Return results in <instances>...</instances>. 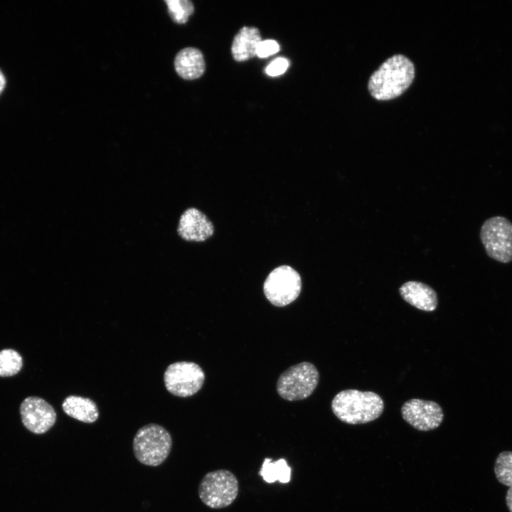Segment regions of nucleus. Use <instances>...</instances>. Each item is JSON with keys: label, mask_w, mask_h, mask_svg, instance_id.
<instances>
[{"label": "nucleus", "mask_w": 512, "mask_h": 512, "mask_svg": "<svg viewBox=\"0 0 512 512\" xmlns=\"http://www.w3.org/2000/svg\"><path fill=\"white\" fill-rule=\"evenodd\" d=\"M331 409L341 421L350 425H361L378 418L383 412L384 402L374 392L347 389L334 396Z\"/></svg>", "instance_id": "nucleus-2"}, {"label": "nucleus", "mask_w": 512, "mask_h": 512, "mask_svg": "<svg viewBox=\"0 0 512 512\" xmlns=\"http://www.w3.org/2000/svg\"><path fill=\"white\" fill-rule=\"evenodd\" d=\"M259 30L255 27H242L235 36L231 51L236 61L247 60L256 55V50L261 42Z\"/></svg>", "instance_id": "nucleus-14"}, {"label": "nucleus", "mask_w": 512, "mask_h": 512, "mask_svg": "<svg viewBox=\"0 0 512 512\" xmlns=\"http://www.w3.org/2000/svg\"><path fill=\"white\" fill-rule=\"evenodd\" d=\"M479 235L489 257L501 263L512 261V223L508 218L500 215L488 218Z\"/></svg>", "instance_id": "nucleus-6"}, {"label": "nucleus", "mask_w": 512, "mask_h": 512, "mask_svg": "<svg viewBox=\"0 0 512 512\" xmlns=\"http://www.w3.org/2000/svg\"><path fill=\"white\" fill-rule=\"evenodd\" d=\"M279 50V46L277 41L274 40L261 41L257 48L256 55L259 58H266L277 53Z\"/></svg>", "instance_id": "nucleus-20"}, {"label": "nucleus", "mask_w": 512, "mask_h": 512, "mask_svg": "<svg viewBox=\"0 0 512 512\" xmlns=\"http://www.w3.org/2000/svg\"><path fill=\"white\" fill-rule=\"evenodd\" d=\"M176 73L186 80L201 77L205 70V61L202 53L195 48H186L180 50L174 60Z\"/></svg>", "instance_id": "nucleus-13"}, {"label": "nucleus", "mask_w": 512, "mask_h": 512, "mask_svg": "<svg viewBox=\"0 0 512 512\" xmlns=\"http://www.w3.org/2000/svg\"><path fill=\"white\" fill-rule=\"evenodd\" d=\"M401 297L414 307L433 311L438 304L436 292L427 284L417 281H409L399 288Z\"/></svg>", "instance_id": "nucleus-12"}, {"label": "nucleus", "mask_w": 512, "mask_h": 512, "mask_svg": "<svg viewBox=\"0 0 512 512\" xmlns=\"http://www.w3.org/2000/svg\"><path fill=\"white\" fill-rule=\"evenodd\" d=\"M166 390L172 395L186 398L195 395L202 388L205 373L196 363L178 361L170 364L164 374Z\"/></svg>", "instance_id": "nucleus-8"}, {"label": "nucleus", "mask_w": 512, "mask_h": 512, "mask_svg": "<svg viewBox=\"0 0 512 512\" xmlns=\"http://www.w3.org/2000/svg\"><path fill=\"white\" fill-rule=\"evenodd\" d=\"M289 66V61L284 58H277L265 68V73L270 76H277L284 73Z\"/></svg>", "instance_id": "nucleus-21"}, {"label": "nucleus", "mask_w": 512, "mask_h": 512, "mask_svg": "<svg viewBox=\"0 0 512 512\" xmlns=\"http://www.w3.org/2000/svg\"><path fill=\"white\" fill-rule=\"evenodd\" d=\"M239 491V483L235 475L226 469L207 473L198 486V496L201 501L213 509L223 508L231 505Z\"/></svg>", "instance_id": "nucleus-4"}, {"label": "nucleus", "mask_w": 512, "mask_h": 512, "mask_svg": "<svg viewBox=\"0 0 512 512\" xmlns=\"http://www.w3.org/2000/svg\"><path fill=\"white\" fill-rule=\"evenodd\" d=\"M23 366L21 355L14 349L0 351V376L7 377L17 374Z\"/></svg>", "instance_id": "nucleus-17"}, {"label": "nucleus", "mask_w": 512, "mask_h": 512, "mask_svg": "<svg viewBox=\"0 0 512 512\" xmlns=\"http://www.w3.org/2000/svg\"><path fill=\"white\" fill-rule=\"evenodd\" d=\"M506 503L510 512H512V487H510L506 492Z\"/></svg>", "instance_id": "nucleus-22"}, {"label": "nucleus", "mask_w": 512, "mask_h": 512, "mask_svg": "<svg viewBox=\"0 0 512 512\" xmlns=\"http://www.w3.org/2000/svg\"><path fill=\"white\" fill-rule=\"evenodd\" d=\"M176 233L186 242H203L214 233V226L208 217L195 207L186 208L181 215Z\"/></svg>", "instance_id": "nucleus-11"}, {"label": "nucleus", "mask_w": 512, "mask_h": 512, "mask_svg": "<svg viewBox=\"0 0 512 512\" xmlns=\"http://www.w3.org/2000/svg\"><path fill=\"white\" fill-rule=\"evenodd\" d=\"M5 86V78L0 70V94L3 91Z\"/></svg>", "instance_id": "nucleus-23"}, {"label": "nucleus", "mask_w": 512, "mask_h": 512, "mask_svg": "<svg viewBox=\"0 0 512 512\" xmlns=\"http://www.w3.org/2000/svg\"><path fill=\"white\" fill-rule=\"evenodd\" d=\"M494 472L497 480L502 484L512 487V452H501L495 461Z\"/></svg>", "instance_id": "nucleus-18"}, {"label": "nucleus", "mask_w": 512, "mask_h": 512, "mask_svg": "<svg viewBox=\"0 0 512 512\" xmlns=\"http://www.w3.org/2000/svg\"><path fill=\"white\" fill-rule=\"evenodd\" d=\"M64 412L78 421L93 423L99 417L97 404L91 399L79 395H69L62 404Z\"/></svg>", "instance_id": "nucleus-15"}, {"label": "nucleus", "mask_w": 512, "mask_h": 512, "mask_svg": "<svg viewBox=\"0 0 512 512\" xmlns=\"http://www.w3.org/2000/svg\"><path fill=\"white\" fill-rule=\"evenodd\" d=\"M20 414L23 425L34 434L48 431L56 421V412L43 398L31 396L21 404Z\"/></svg>", "instance_id": "nucleus-10"}, {"label": "nucleus", "mask_w": 512, "mask_h": 512, "mask_svg": "<svg viewBox=\"0 0 512 512\" xmlns=\"http://www.w3.org/2000/svg\"><path fill=\"white\" fill-rule=\"evenodd\" d=\"M415 67L403 55H395L386 60L370 76L368 88L378 100H390L401 95L412 84Z\"/></svg>", "instance_id": "nucleus-1"}, {"label": "nucleus", "mask_w": 512, "mask_h": 512, "mask_svg": "<svg viewBox=\"0 0 512 512\" xmlns=\"http://www.w3.org/2000/svg\"><path fill=\"white\" fill-rule=\"evenodd\" d=\"M302 290L299 274L288 265L274 269L263 284L267 299L274 306H285L297 299Z\"/></svg>", "instance_id": "nucleus-7"}, {"label": "nucleus", "mask_w": 512, "mask_h": 512, "mask_svg": "<svg viewBox=\"0 0 512 512\" xmlns=\"http://www.w3.org/2000/svg\"><path fill=\"white\" fill-rule=\"evenodd\" d=\"M403 420L420 431H430L437 428L443 421L444 412L436 402L412 398L407 400L401 407Z\"/></svg>", "instance_id": "nucleus-9"}, {"label": "nucleus", "mask_w": 512, "mask_h": 512, "mask_svg": "<svg viewBox=\"0 0 512 512\" xmlns=\"http://www.w3.org/2000/svg\"><path fill=\"white\" fill-rule=\"evenodd\" d=\"M133 452L142 464L157 466L169 457L172 447V438L164 427L150 423L138 430L133 439Z\"/></svg>", "instance_id": "nucleus-3"}, {"label": "nucleus", "mask_w": 512, "mask_h": 512, "mask_svg": "<svg viewBox=\"0 0 512 512\" xmlns=\"http://www.w3.org/2000/svg\"><path fill=\"white\" fill-rule=\"evenodd\" d=\"M262 479L269 484L279 481L287 484L291 480L292 470L284 459L272 461V459L265 458L259 471Z\"/></svg>", "instance_id": "nucleus-16"}, {"label": "nucleus", "mask_w": 512, "mask_h": 512, "mask_svg": "<svg viewBox=\"0 0 512 512\" xmlns=\"http://www.w3.org/2000/svg\"><path fill=\"white\" fill-rule=\"evenodd\" d=\"M319 373L309 362L295 364L284 370L277 382V391L283 399L289 401L304 400L316 389Z\"/></svg>", "instance_id": "nucleus-5"}, {"label": "nucleus", "mask_w": 512, "mask_h": 512, "mask_svg": "<svg viewBox=\"0 0 512 512\" xmlns=\"http://www.w3.org/2000/svg\"><path fill=\"white\" fill-rule=\"evenodd\" d=\"M165 2L172 20L177 23H186L193 13V5L188 0H166Z\"/></svg>", "instance_id": "nucleus-19"}]
</instances>
